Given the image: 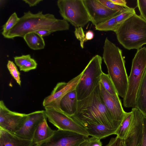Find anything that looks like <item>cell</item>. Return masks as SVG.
<instances>
[{"mask_svg":"<svg viewBox=\"0 0 146 146\" xmlns=\"http://www.w3.org/2000/svg\"><path fill=\"white\" fill-rule=\"evenodd\" d=\"M101 97L118 128L124 117L125 112L118 94L111 95L105 89L102 83H99Z\"/></svg>","mask_w":146,"mask_h":146,"instance_id":"cell-12","label":"cell"},{"mask_svg":"<svg viewBox=\"0 0 146 146\" xmlns=\"http://www.w3.org/2000/svg\"><path fill=\"white\" fill-rule=\"evenodd\" d=\"M33 140L23 138L15 133L0 128V146H33Z\"/></svg>","mask_w":146,"mask_h":146,"instance_id":"cell-17","label":"cell"},{"mask_svg":"<svg viewBox=\"0 0 146 146\" xmlns=\"http://www.w3.org/2000/svg\"><path fill=\"white\" fill-rule=\"evenodd\" d=\"M88 137L75 132L58 129L49 139L33 146H79Z\"/></svg>","mask_w":146,"mask_h":146,"instance_id":"cell-10","label":"cell"},{"mask_svg":"<svg viewBox=\"0 0 146 146\" xmlns=\"http://www.w3.org/2000/svg\"><path fill=\"white\" fill-rule=\"evenodd\" d=\"M7 68L11 74L20 86H21V81L20 73L13 61L9 60L7 64Z\"/></svg>","mask_w":146,"mask_h":146,"instance_id":"cell-26","label":"cell"},{"mask_svg":"<svg viewBox=\"0 0 146 146\" xmlns=\"http://www.w3.org/2000/svg\"><path fill=\"white\" fill-rule=\"evenodd\" d=\"M44 108L49 121L58 129L75 132L88 137L89 136L86 129L71 117L53 107H46Z\"/></svg>","mask_w":146,"mask_h":146,"instance_id":"cell-8","label":"cell"},{"mask_svg":"<svg viewBox=\"0 0 146 146\" xmlns=\"http://www.w3.org/2000/svg\"><path fill=\"white\" fill-rule=\"evenodd\" d=\"M96 137H91L88 138L86 140L81 143L79 146H92Z\"/></svg>","mask_w":146,"mask_h":146,"instance_id":"cell-34","label":"cell"},{"mask_svg":"<svg viewBox=\"0 0 146 146\" xmlns=\"http://www.w3.org/2000/svg\"><path fill=\"white\" fill-rule=\"evenodd\" d=\"M142 146H146V116H144L143 120V138Z\"/></svg>","mask_w":146,"mask_h":146,"instance_id":"cell-33","label":"cell"},{"mask_svg":"<svg viewBox=\"0 0 146 146\" xmlns=\"http://www.w3.org/2000/svg\"><path fill=\"white\" fill-rule=\"evenodd\" d=\"M46 119L47 118L43 120L39 124L35 130L33 139L35 145L47 140L54 134L55 130L49 126Z\"/></svg>","mask_w":146,"mask_h":146,"instance_id":"cell-19","label":"cell"},{"mask_svg":"<svg viewBox=\"0 0 146 146\" xmlns=\"http://www.w3.org/2000/svg\"><path fill=\"white\" fill-rule=\"evenodd\" d=\"M115 32L119 43L128 50L146 44V20L136 13L119 24Z\"/></svg>","mask_w":146,"mask_h":146,"instance_id":"cell-4","label":"cell"},{"mask_svg":"<svg viewBox=\"0 0 146 146\" xmlns=\"http://www.w3.org/2000/svg\"><path fill=\"white\" fill-rule=\"evenodd\" d=\"M19 19L16 12L13 13L3 26L2 35L4 36L12 29L17 23Z\"/></svg>","mask_w":146,"mask_h":146,"instance_id":"cell-25","label":"cell"},{"mask_svg":"<svg viewBox=\"0 0 146 146\" xmlns=\"http://www.w3.org/2000/svg\"><path fill=\"white\" fill-rule=\"evenodd\" d=\"M57 3L63 19L75 28L84 27L90 21L83 0H58Z\"/></svg>","mask_w":146,"mask_h":146,"instance_id":"cell-7","label":"cell"},{"mask_svg":"<svg viewBox=\"0 0 146 146\" xmlns=\"http://www.w3.org/2000/svg\"><path fill=\"white\" fill-rule=\"evenodd\" d=\"M35 32L42 37L48 36L52 33L50 31L46 30H39L36 31Z\"/></svg>","mask_w":146,"mask_h":146,"instance_id":"cell-37","label":"cell"},{"mask_svg":"<svg viewBox=\"0 0 146 146\" xmlns=\"http://www.w3.org/2000/svg\"><path fill=\"white\" fill-rule=\"evenodd\" d=\"M100 82L109 94L111 95L117 94L114 86L108 74L103 72L101 76Z\"/></svg>","mask_w":146,"mask_h":146,"instance_id":"cell-24","label":"cell"},{"mask_svg":"<svg viewBox=\"0 0 146 146\" xmlns=\"http://www.w3.org/2000/svg\"><path fill=\"white\" fill-rule=\"evenodd\" d=\"M116 16L113 17L95 25L96 30L100 31L115 32L119 25L115 20Z\"/></svg>","mask_w":146,"mask_h":146,"instance_id":"cell-23","label":"cell"},{"mask_svg":"<svg viewBox=\"0 0 146 146\" xmlns=\"http://www.w3.org/2000/svg\"><path fill=\"white\" fill-rule=\"evenodd\" d=\"M100 3L107 8L113 10H116L122 11L128 9L129 7H124L118 5L111 1L110 0H98Z\"/></svg>","mask_w":146,"mask_h":146,"instance_id":"cell-28","label":"cell"},{"mask_svg":"<svg viewBox=\"0 0 146 146\" xmlns=\"http://www.w3.org/2000/svg\"><path fill=\"white\" fill-rule=\"evenodd\" d=\"M120 146H125L124 142L123 140H122Z\"/></svg>","mask_w":146,"mask_h":146,"instance_id":"cell-40","label":"cell"},{"mask_svg":"<svg viewBox=\"0 0 146 146\" xmlns=\"http://www.w3.org/2000/svg\"><path fill=\"white\" fill-rule=\"evenodd\" d=\"M25 3L28 4L30 7L36 5L42 0H23Z\"/></svg>","mask_w":146,"mask_h":146,"instance_id":"cell-35","label":"cell"},{"mask_svg":"<svg viewBox=\"0 0 146 146\" xmlns=\"http://www.w3.org/2000/svg\"><path fill=\"white\" fill-rule=\"evenodd\" d=\"M122 139L116 136L111 138L108 144L105 146H120Z\"/></svg>","mask_w":146,"mask_h":146,"instance_id":"cell-32","label":"cell"},{"mask_svg":"<svg viewBox=\"0 0 146 146\" xmlns=\"http://www.w3.org/2000/svg\"><path fill=\"white\" fill-rule=\"evenodd\" d=\"M23 38L29 47L32 49L39 50L44 48L45 43L43 37L35 32L28 33Z\"/></svg>","mask_w":146,"mask_h":146,"instance_id":"cell-22","label":"cell"},{"mask_svg":"<svg viewBox=\"0 0 146 146\" xmlns=\"http://www.w3.org/2000/svg\"><path fill=\"white\" fill-rule=\"evenodd\" d=\"M83 0L90 18V21L95 26L117 16L122 11L109 9L98 0Z\"/></svg>","mask_w":146,"mask_h":146,"instance_id":"cell-13","label":"cell"},{"mask_svg":"<svg viewBox=\"0 0 146 146\" xmlns=\"http://www.w3.org/2000/svg\"><path fill=\"white\" fill-rule=\"evenodd\" d=\"M137 4L140 16L146 20V0H138Z\"/></svg>","mask_w":146,"mask_h":146,"instance_id":"cell-31","label":"cell"},{"mask_svg":"<svg viewBox=\"0 0 146 146\" xmlns=\"http://www.w3.org/2000/svg\"><path fill=\"white\" fill-rule=\"evenodd\" d=\"M87 130L89 136L99 139L115 134V131L103 124L86 120H75Z\"/></svg>","mask_w":146,"mask_h":146,"instance_id":"cell-16","label":"cell"},{"mask_svg":"<svg viewBox=\"0 0 146 146\" xmlns=\"http://www.w3.org/2000/svg\"><path fill=\"white\" fill-rule=\"evenodd\" d=\"M133 122L125 138V146H142L143 138V114L135 107L131 110Z\"/></svg>","mask_w":146,"mask_h":146,"instance_id":"cell-14","label":"cell"},{"mask_svg":"<svg viewBox=\"0 0 146 146\" xmlns=\"http://www.w3.org/2000/svg\"><path fill=\"white\" fill-rule=\"evenodd\" d=\"M28 114L12 111L0 101V128L15 133L22 127Z\"/></svg>","mask_w":146,"mask_h":146,"instance_id":"cell-11","label":"cell"},{"mask_svg":"<svg viewBox=\"0 0 146 146\" xmlns=\"http://www.w3.org/2000/svg\"><path fill=\"white\" fill-rule=\"evenodd\" d=\"M45 110L35 111L28 114V116L21 128L15 134L23 138L32 140L39 124L46 118Z\"/></svg>","mask_w":146,"mask_h":146,"instance_id":"cell-15","label":"cell"},{"mask_svg":"<svg viewBox=\"0 0 146 146\" xmlns=\"http://www.w3.org/2000/svg\"><path fill=\"white\" fill-rule=\"evenodd\" d=\"M114 4L121 6L127 7V2L125 0H110Z\"/></svg>","mask_w":146,"mask_h":146,"instance_id":"cell-36","label":"cell"},{"mask_svg":"<svg viewBox=\"0 0 146 146\" xmlns=\"http://www.w3.org/2000/svg\"><path fill=\"white\" fill-rule=\"evenodd\" d=\"M83 73V71H82L78 76L67 82H61L58 83L51 94L44 98L42 102L43 106L44 108L53 107L60 110L59 104L62 98L69 92L76 89Z\"/></svg>","mask_w":146,"mask_h":146,"instance_id":"cell-9","label":"cell"},{"mask_svg":"<svg viewBox=\"0 0 146 146\" xmlns=\"http://www.w3.org/2000/svg\"><path fill=\"white\" fill-rule=\"evenodd\" d=\"M102 58L97 54L93 56L82 71L81 79L76 88L78 101L89 96L99 84L102 71Z\"/></svg>","mask_w":146,"mask_h":146,"instance_id":"cell-6","label":"cell"},{"mask_svg":"<svg viewBox=\"0 0 146 146\" xmlns=\"http://www.w3.org/2000/svg\"><path fill=\"white\" fill-rule=\"evenodd\" d=\"M146 69V47L137 50L133 59L131 72L123 104L127 108L135 107L137 94Z\"/></svg>","mask_w":146,"mask_h":146,"instance_id":"cell-5","label":"cell"},{"mask_svg":"<svg viewBox=\"0 0 146 146\" xmlns=\"http://www.w3.org/2000/svg\"><path fill=\"white\" fill-rule=\"evenodd\" d=\"M135 107L146 116V69L137 94Z\"/></svg>","mask_w":146,"mask_h":146,"instance_id":"cell-20","label":"cell"},{"mask_svg":"<svg viewBox=\"0 0 146 146\" xmlns=\"http://www.w3.org/2000/svg\"><path fill=\"white\" fill-rule=\"evenodd\" d=\"M103 49L102 58L108 74L118 95L123 98L127 91L128 77L122 50L107 37L105 40Z\"/></svg>","mask_w":146,"mask_h":146,"instance_id":"cell-3","label":"cell"},{"mask_svg":"<svg viewBox=\"0 0 146 146\" xmlns=\"http://www.w3.org/2000/svg\"><path fill=\"white\" fill-rule=\"evenodd\" d=\"M69 27L67 21L56 19L52 14H44L42 11L33 13L28 11L25 12L16 24L3 36L9 39L17 37L23 38L26 34L30 32L46 30L52 33L67 30Z\"/></svg>","mask_w":146,"mask_h":146,"instance_id":"cell-1","label":"cell"},{"mask_svg":"<svg viewBox=\"0 0 146 146\" xmlns=\"http://www.w3.org/2000/svg\"><path fill=\"white\" fill-rule=\"evenodd\" d=\"M14 58L15 63L20 68L29 60L31 57L30 54H27L16 56Z\"/></svg>","mask_w":146,"mask_h":146,"instance_id":"cell-30","label":"cell"},{"mask_svg":"<svg viewBox=\"0 0 146 146\" xmlns=\"http://www.w3.org/2000/svg\"><path fill=\"white\" fill-rule=\"evenodd\" d=\"M71 117L100 123L115 131L117 129L101 97L99 84L89 96L78 101L76 112Z\"/></svg>","mask_w":146,"mask_h":146,"instance_id":"cell-2","label":"cell"},{"mask_svg":"<svg viewBox=\"0 0 146 146\" xmlns=\"http://www.w3.org/2000/svg\"><path fill=\"white\" fill-rule=\"evenodd\" d=\"M37 64L34 59L31 58L23 66L19 68L20 70L24 72H27L36 68Z\"/></svg>","mask_w":146,"mask_h":146,"instance_id":"cell-29","label":"cell"},{"mask_svg":"<svg viewBox=\"0 0 146 146\" xmlns=\"http://www.w3.org/2000/svg\"><path fill=\"white\" fill-rule=\"evenodd\" d=\"M133 122V115L132 112H126L124 117L115 135L122 140L126 138L131 128Z\"/></svg>","mask_w":146,"mask_h":146,"instance_id":"cell-21","label":"cell"},{"mask_svg":"<svg viewBox=\"0 0 146 146\" xmlns=\"http://www.w3.org/2000/svg\"><path fill=\"white\" fill-rule=\"evenodd\" d=\"M94 36V32L92 30L87 31L85 34V38L86 40H90L93 38Z\"/></svg>","mask_w":146,"mask_h":146,"instance_id":"cell-38","label":"cell"},{"mask_svg":"<svg viewBox=\"0 0 146 146\" xmlns=\"http://www.w3.org/2000/svg\"><path fill=\"white\" fill-rule=\"evenodd\" d=\"M92 146H102V143L100 139L96 138Z\"/></svg>","mask_w":146,"mask_h":146,"instance_id":"cell-39","label":"cell"},{"mask_svg":"<svg viewBox=\"0 0 146 146\" xmlns=\"http://www.w3.org/2000/svg\"><path fill=\"white\" fill-rule=\"evenodd\" d=\"M78 101L75 89L69 92L62 98L59 104L60 110L71 117L76 112Z\"/></svg>","mask_w":146,"mask_h":146,"instance_id":"cell-18","label":"cell"},{"mask_svg":"<svg viewBox=\"0 0 146 146\" xmlns=\"http://www.w3.org/2000/svg\"><path fill=\"white\" fill-rule=\"evenodd\" d=\"M135 14L136 13L135 9L129 7L116 16L115 20L119 25Z\"/></svg>","mask_w":146,"mask_h":146,"instance_id":"cell-27","label":"cell"}]
</instances>
